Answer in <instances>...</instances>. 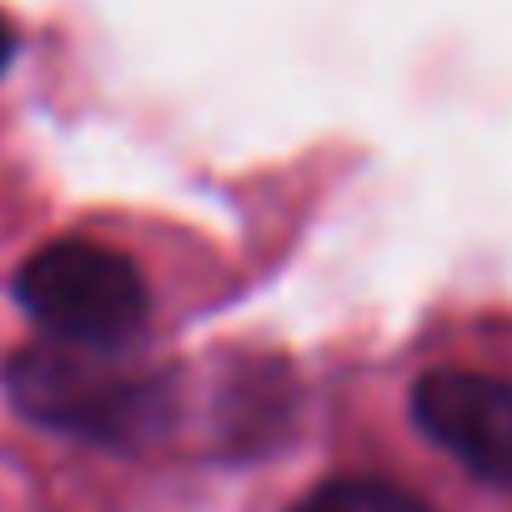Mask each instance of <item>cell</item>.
I'll return each instance as SVG.
<instances>
[{
	"mask_svg": "<svg viewBox=\"0 0 512 512\" xmlns=\"http://www.w3.org/2000/svg\"><path fill=\"white\" fill-rule=\"evenodd\" d=\"M412 422L477 482L512 492V382L487 372H427L412 387Z\"/></svg>",
	"mask_w": 512,
	"mask_h": 512,
	"instance_id": "3957f363",
	"label": "cell"
},
{
	"mask_svg": "<svg viewBox=\"0 0 512 512\" xmlns=\"http://www.w3.org/2000/svg\"><path fill=\"white\" fill-rule=\"evenodd\" d=\"M16 297L26 317L66 347H126L151 312L141 272L121 251L81 236L41 246L16 277Z\"/></svg>",
	"mask_w": 512,
	"mask_h": 512,
	"instance_id": "7a4b0ae2",
	"label": "cell"
},
{
	"mask_svg": "<svg viewBox=\"0 0 512 512\" xmlns=\"http://www.w3.org/2000/svg\"><path fill=\"white\" fill-rule=\"evenodd\" d=\"M121 347H66L41 342L6 362L11 402L66 437L101 447H136L166 432L176 392L156 372H131L116 362Z\"/></svg>",
	"mask_w": 512,
	"mask_h": 512,
	"instance_id": "6da1fadb",
	"label": "cell"
},
{
	"mask_svg": "<svg viewBox=\"0 0 512 512\" xmlns=\"http://www.w3.org/2000/svg\"><path fill=\"white\" fill-rule=\"evenodd\" d=\"M11 56H16V31H11V21L0 16V71L11 66Z\"/></svg>",
	"mask_w": 512,
	"mask_h": 512,
	"instance_id": "5b68a950",
	"label": "cell"
},
{
	"mask_svg": "<svg viewBox=\"0 0 512 512\" xmlns=\"http://www.w3.org/2000/svg\"><path fill=\"white\" fill-rule=\"evenodd\" d=\"M292 512H437V507L382 477H332L317 492H307Z\"/></svg>",
	"mask_w": 512,
	"mask_h": 512,
	"instance_id": "277c9868",
	"label": "cell"
}]
</instances>
